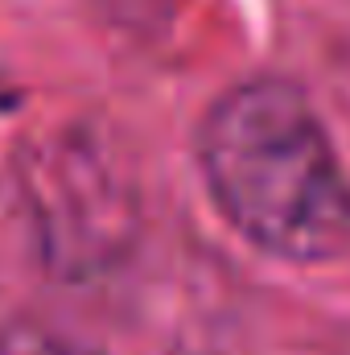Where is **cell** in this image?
I'll return each mask as SVG.
<instances>
[{
	"label": "cell",
	"mask_w": 350,
	"mask_h": 355,
	"mask_svg": "<svg viewBox=\"0 0 350 355\" xmlns=\"http://www.w3.org/2000/svg\"><path fill=\"white\" fill-rule=\"evenodd\" d=\"M198 166L223 219L268 257L317 265L350 248V178L293 83L223 91L198 128Z\"/></svg>",
	"instance_id": "cell-1"
},
{
	"label": "cell",
	"mask_w": 350,
	"mask_h": 355,
	"mask_svg": "<svg viewBox=\"0 0 350 355\" xmlns=\"http://www.w3.org/2000/svg\"><path fill=\"white\" fill-rule=\"evenodd\" d=\"M95 4L111 25L140 33V37H157L185 12L190 0H95Z\"/></svg>",
	"instance_id": "cell-3"
},
{
	"label": "cell",
	"mask_w": 350,
	"mask_h": 355,
	"mask_svg": "<svg viewBox=\"0 0 350 355\" xmlns=\"http://www.w3.org/2000/svg\"><path fill=\"white\" fill-rule=\"evenodd\" d=\"M0 355H103L87 347V343H71L46 327H33V322H12V327H0Z\"/></svg>",
	"instance_id": "cell-4"
},
{
	"label": "cell",
	"mask_w": 350,
	"mask_h": 355,
	"mask_svg": "<svg viewBox=\"0 0 350 355\" xmlns=\"http://www.w3.org/2000/svg\"><path fill=\"white\" fill-rule=\"evenodd\" d=\"M12 198L37 265L83 285L124 265L140 236V178L99 124H58L12 162Z\"/></svg>",
	"instance_id": "cell-2"
}]
</instances>
